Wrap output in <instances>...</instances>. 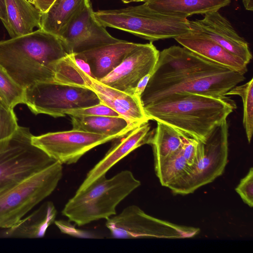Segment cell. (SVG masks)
<instances>
[{"instance_id":"6da1fadb","label":"cell","mask_w":253,"mask_h":253,"mask_svg":"<svg viewBox=\"0 0 253 253\" xmlns=\"http://www.w3.org/2000/svg\"><path fill=\"white\" fill-rule=\"evenodd\" d=\"M245 79L243 74L173 45L160 51L141 101L144 107L176 92L223 98Z\"/></svg>"},{"instance_id":"9a60e30c","label":"cell","mask_w":253,"mask_h":253,"mask_svg":"<svg viewBox=\"0 0 253 253\" xmlns=\"http://www.w3.org/2000/svg\"><path fill=\"white\" fill-rule=\"evenodd\" d=\"M189 23L191 32L210 39L246 64L250 62L252 54L248 43L218 11L206 13L202 19L189 21Z\"/></svg>"},{"instance_id":"74e56055","label":"cell","mask_w":253,"mask_h":253,"mask_svg":"<svg viewBox=\"0 0 253 253\" xmlns=\"http://www.w3.org/2000/svg\"><path fill=\"white\" fill-rule=\"evenodd\" d=\"M148 0H136V2H145Z\"/></svg>"},{"instance_id":"2e32d148","label":"cell","mask_w":253,"mask_h":253,"mask_svg":"<svg viewBox=\"0 0 253 253\" xmlns=\"http://www.w3.org/2000/svg\"><path fill=\"white\" fill-rule=\"evenodd\" d=\"M150 128L149 124L146 123L129 132L88 171L76 192L85 190L96 179L106 174L112 167L132 151L142 145L148 144L151 133Z\"/></svg>"},{"instance_id":"52a82bcc","label":"cell","mask_w":253,"mask_h":253,"mask_svg":"<svg viewBox=\"0 0 253 253\" xmlns=\"http://www.w3.org/2000/svg\"><path fill=\"white\" fill-rule=\"evenodd\" d=\"M54 83L74 85L93 91L103 103L117 112L136 126L149 121L141 99L97 80L83 71L76 62L74 54H69L56 63Z\"/></svg>"},{"instance_id":"4316f807","label":"cell","mask_w":253,"mask_h":253,"mask_svg":"<svg viewBox=\"0 0 253 253\" xmlns=\"http://www.w3.org/2000/svg\"><path fill=\"white\" fill-rule=\"evenodd\" d=\"M0 93L11 109L19 104H25V89L16 83L0 67Z\"/></svg>"},{"instance_id":"8992f818","label":"cell","mask_w":253,"mask_h":253,"mask_svg":"<svg viewBox=\"0 0 253 253\" xmlns=\"http://www.w3.org/2000/svg\"><path fill=\"white\" fill-rule=\"evenodd\" d=\"M63 175L62 165L55 162L12 187L0 192V228L17 224L55 189Z\"/></svg>"},{"instance_id":"ac0fdd59","label":"cell","mask_w":253,"mask_h":253,"mask_svg":"<svg viewBox=\"0 0 253 253\" xmlns=\"http://www.w3.org/2000/svg\"><path fill=\"white\" fill-rule=\"evenodd\" d=\"M174 39L183 47L211 61L245 75L247 64L219 44L200 34L190 32Z\"/></svg>"},{"instance_id":"ba28073f","label":"cell","mask_w":253,"mask_h":253,"mask_svg":"<svg viewBox=\"0 0 253 253\" xmlns=\"http://www.w3.org/2000/svg\"><path fill=\"white\" fill-rule=\"evenodd\" d=\"M228 125L225 120L213 130L205 142H199L195 164L168 187L173 193L191 194L222 175L228 161Z\"/></svg>"},{"instance_id":"484cf974","label":"cell","mask_w":253,"mask_h":253,"mask_svg":"<svg viewBox=\"0 0 253 253\" xmlns=\"http://www.w3.org/2000/svg\"><path fill=\"white\" fill-rule=\"evenodd\" d=\"M240 96L243 104V123L249 143L253 133V78L245 84L236 85L229 90L227 95Z\"/></svg>"},{"instance_id":"4dcf8cb0","label":"cell","mask_w":253,"mask_h":253,"mask_svg":"<svg viewBox=\"0 0 253 253\" xmlns=\"http://www.w3.org/2000/svg\"><path fill=\"white\" fill-rule=\"evenodd\" d=\"M199 143V141L185 135L183 137L182 154L190 167L196 163Z\"/></svg>"},{"instance_id":"836d02e7","label":"cell","mask_w":253,"mask_h":253,"mask_svg":"<svg viewBox=\"0 0 253 253\" xmlns=\"http://www.w3.org/2000/svg\"><path fill=\"white\" fill-rule=\"evenodd\" d=\"M0 20L4 27L7 23V17L5 0H0Z\"/></svg>"},{"instance_id":"ffe728a7","label":"cell","mask_w":253,"mask_h":253,"mask_svg":"<svg viewBox=\"0 0 253 253\" xmlns=\"http://www.w3.org/2000/svg\"><path fill=\"white\" fill-rule=\"evenodd\" d=\"M231 0H148L144 4L163 14L187 18L194 14H205L229 5Z\"/></svg>"},{"instance_id":"83f0119b","label":"cell","mask_w":253,"mask_h":253,"mask_svg":"<svg viewBox=\"0 0 253 253\" xmlns=\"http://www.w3.org/2000/svg\"><path fill=\"white\" fill-rule=\"evenodd\" d=\"M19 126L13 109L0 105V141L10 137Z\"/></svg>"},{"instance_id":"7c38bea8","label":"cell","mask_w":253,"mask_h":253,"mask_svg":"<svg viewBox=\"0 0 253 253\" xmlns=\"http://www.w3.org/2000/svg\"><path fill=\"white\" fill-rule=\"evenodd\" d=\"M116 138V136L72 129L33 135L32 143L56 162L70 165L92 148Z\"/></svg>"},{"instance_id":"9c48e42d","label":"cell","mask_w":253,"mask_h":253,"mask_svg":"<svg viewBox=\"0 0 253 253\" xmlns=\"http://www.w3.org/2000/svg\"><path fill=\"white\" fill-rule=\"evenodd\" d=\"M29 128L19 126L0 141V182L17 184L56 161L32 143Z\"/></svg>"},{"instance_id":"1f68e13d","label":"cell","mask_w":253,"mask_h":253,"mask_svg":"<svg viewBox=\"0 0 253 253\" xmlns=\"http://www.w3.org/2000/svg\"><path fill=\"white\" fill-rule=\"evenodd\" d=\"M41 13H43L52 6L56 0H28Z\"/></svg>"},{"instance_id":"e575fe53","label":"cell","mask_w":253,"mask_h":253,"mask_svg":"<svg viewBox=\"0 0 253 253\" xmlns=\"http://www.w3.org/2000/svg\"><path fill=\"white\" fill-rule=\"evenodd\" d=\"M242 2L246 10H253V0H242Z\"/></svg>"},{"instance_id":"30bf717a","label":"cell","mask_w":253,"mask_h":253,"mask_svg":"<svg viewBox=\"0 0 253 253\" xmlns=\"http://www.w3.org/2000/svg\"><path fill=\"white\" fill-rule=\"evenodd\" d=\"M112 238L117 239L193 238L200 232L197 227L180 225L161 220L131 205L106 220Z\"/></svg>"},{"instance_id":"5b68a950","label":"cell","mask_w":253,"mask_h":253,"mask_svg":"<svg viewBox=\"0 0 253 253\" xmlns=\"http://www.w3.org/2000/svg\"><path fill=\"white\" fill-rule=\"evenodd\" d=\"M95 19L105 27L130 33L153 42L175 38L191 32L189 20L158 13L144 4L93 11Z\"/></svg>"},{"instance_id":"f546056e","label":"cell","mask_w":253,"mask_h":253,"mask_svg":"<svg viewBox=\"0 0 253 253\" xmlns=\"http://www.w3.org/2000/svg\"><path fill=\"white\" fill-rule=\"evenodd\" d=\"M244 203L252 208L253 206V168L251 167L247 175L241 179L235 188Z\"/></svg>"},{"instance_id":"d6a6232c","label":"cell","mask_w":253,"mask_h":253,"mask_svg":"<svg viewBox=\"0 0 253 253\" xmlns=\"http://www.w3.org/2000/svg\"><path fill=\"white\" fill-rule=\"evenodd\" d=\"M152 74V73H149L147 74L138 82L134 91V95L135 96L141 99V96L148 83Z\"/></svg>"},{"instance_id":"603a6c76","label":"cell","mask_w":253,"mask_h":253,"mask_svg":"<svg viewBox=\"0 0 253 253\" xmlns=\"http://www.w3.org/2000/svg\"><path fill=\"white\" fill-rule=\"evenodd\" d=\"M88 0H56L47 11L42 13L40 29L60 38Z\"/></svg>"},{"instance_id":"d6986e66","label":"cell","mask_w":253,"mask_h":253,"mask_svg":"<svg viewBox=\"0 0 253 253\" xmlns=\"http://www.w3.org/2000/svg\"><path fill=\"white\" fill-rule=\"evenodd\" d=\"M57 213L53 202L46 201L28 216L22 218L13 227L1 231L0 237L42 238L44 236L49 226L54 222Z\"/></svg>"},{"instance_id":"d4e9b609","label":"cell","mask_w":253,"mask_h":253,"mask_svg":"<svg viewBox=\"0 0 253 253\" xmlns=\"http://www.w3.org/2000/svg\"><path fill=\"white\" fill-rule=\"evenodd\" d=\"M156 174L163 186L169 187L187 173L190 167L182 154L181 149L154 165Z\"/></svg>"},{"instance_id":"d590c367","label":"cell","mask_w":253,"mask_h":253,"mask_svg":"<svg viewBox=\"0 0 253 253\" xmlns=\"http://www.w3.org/2000/svg\"><path fill=\"white\" fill-rule=\"evenodd\" d=\"M0 105L3 106L6 108L10 109L9 108V107L8 106L4 98L3 97V96L0 93Z\"/></svg>"},{"instance_id":"277c9868","label":"cell","mask_w":253,"mask_h":253,"mask_svg":"<svg viewBox=\"0 0 253 253\" xmlns=\"http://www.w3.org/2000/svg\"><path fill=\"white\" fill-rule=\"evenodd\" d=\"M140 185L128 170L110 178L103 175L85 190L76 192L65 204L62 214L78 226L107 220L117 214V206Z\"/></svg>"},{"instance_id":"7402d4cb","label":"cell","mask_w":253,"mask_h":253,"mask_svg":"<svg viewBox=\"0 0 253 253\" xmlns=\"http://www.w3.org/2000/svg\"><path fill=\"white\" fill-rule=\"evenodd\" d=\"M73 129L120 138L139 126L122 116H71Z\"/></svg>"},{"instance_id":"e0dca14e","label":"cell","mask_w":253,"mask_h":253,"mask_svg":"<svg viewBox=\"0 0 253 253\" xmlns=\"http://www.w3.org/2000/svg\"><path fill=\"white\" fill-rule=\"evenodd\" d=\"M138 44L121 40L74 54L87 64L91 77L99 81L116 68Z\"/></svg>"},{"instance_id":"3957f363","label":"cell","mask_w":253,"mask_h":253,"mask_svg":"<svg viewBox=\"0 0 253 253\" xmlns=\"http://www.w3.org/2000/svg\"><path fill=\"white\" fill-rule=\"evenodd\" d=\"M68 54L59 37L41 29L0 41V67L25 89L38 82L54 83V66Z\"/></svg>"},{"instance_id":"7a4b0ae2","label":"cell","mask_w":253,"mask_h":253,"mask_svg":"<svg viewBox=\"0 0 253 253\" xmlns=\"http://www.w3.org/2000/svg\"><path fill=\"white\" fill-rule=\"evenodd\" d=\"M236 108L234 101L226 96L190 92L174 93L143 107L149 120L167 125L202 143Z\"/></svg>"},{"instance_id":"cb8c5ba5","label":"cell","mask_w":253,"mask_h":253,"mask_svg":"<svg viewBox=\"0 0 253 253\" xmlns=\"http://www.w3.org/2000/svg\"><path fill=\"white\" fill-rule=\"evenodd\" d=\"M157 124L156 128L151 132L148 141L153 148L154 165L179 150L184 135L164 123L157 122Z\"/></svg>"},{"instance_id":"8fae6325","label":"cell","mask_w":253,"mask_h":253,"mask_svg":"<svg viewBox=\"0 0 253 253\" xmlns=\"http://www.w3.org/2000/svg\"><path fill=\"white\" fill-rule=\"evenodd\" d=\"M101 103L91 90L68 84L38 82L25 89V104L35 115L64 117L67 110L87 107Z\"/></svg>"},{"instance_id":"8d00e7d4","label":"cell","mask_w":253,"mask_h":253,"mask_svg":"<svg viewBox=\"0 0 253 253\" xmlns=\"http://www.w3.org/2000/svg\"><path fill=\"white\" fill-rule=\"evenodd\" d=\"M124 3H129L131 2H136V0H122Z\"/></svg>"},{"instance_id":"5bb4252c","label":"cell","mask_w":253,"mask_h":253,"mask_svg":"<svg viewBox=\"0 0 253 253\" xmlns=\"http://www.w3.org/2000/svg\"><path fill=\"white\" fill-rule=\"evenodd\" d=\"M90 0L70 22L60 38L69 54H76L121 41L94 18Z\"/></svg>"},{"instance_id":"f1b7e54d","label":"cell","mask_w":253,"mask_h":253,"mask_svg":"<svg viewBox=\"0 0 253 253\" xmlns=\"http://www.w3.org/2000/svg\"><path fill=\"white\" fill-rule=\"evenodd\" d=\"M65 114L71 116H121L115 110L101 103L87 107L67 110Z\"/></svg>"},{"instance_id":"44dd1931","label":"cell","mask_w":253,"mask_h":253,"mask_svg":"<svg viewBox=\"0 0 253 253\" xmlns=\"http://www.w3.org/2000/svg\"><path fill=\"white\" fill-rule=\"evenodd\" d=\"M7 23L5 28L11 38L41 27L42 13L28 0H5Z\"/></svg>"},{"instance_id":"4fadbf2b","label":"cell","mask_w":253,"mask_h":253,"mask_svg":"<svg viewBox=\"0 0 253 253\" xmlns=\"http://www.w3.org/2000/svg\"><path fill=\"white\" fill-rule=\"evenodd\" d=\"M159 53L152 42L138 43L116 68L99 81L114 88L134 95L135 88L140 80L147 74L153 73Z\"/></svg>"}]
</instances>
